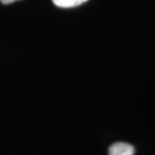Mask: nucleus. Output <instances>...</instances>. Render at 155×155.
Listing matches in <instances>:
<instances>
[{
    "mask_svg": "<svg viewBox=\"0 0 155 155\" xmlns=\"http://www.w3.org/2000/svg\"><path fill=\"white\" fill-rule=\"evenodd\" d=\"M17 0H1V2L4 4V5H9V4H11L13 2H15Z\"/></svg>",
    "mask_w": 155,
    "mask_h": 155,
    "instance_id": "nucleus-3",
    "label": "nucleus"
},
{
    "mask_svg": "<svg viewBox=\"0 0 155 155\" xmlns=\"http://www.w3.org/2000/svg\"><path fill=\"white\" fill-rule=\"evenodd\" d=\"M88 0H53L54 4L61 8H72L80 5Z\"/></svg>",
    "mask_w": 155,
    "mask_h": 155,
    "instance_id": "nucleus-2",
    "label": "nucleus"
},
{
    "mask_svg": "<svg viewBox=\"0 0 155 155\" xmlns=\"http://www.w3.org/2000/svg\"><path fill=\"white\" fill-rule=\"evenodd\" d=\"M109 155H134V147L125 142H116L109 148Z\"/></svg>",
    "mask_w": 155,
    "mask_h": 155,
    "instance_id": "nucleus-1",
    "label": "nucleus"
}]
</instances>
